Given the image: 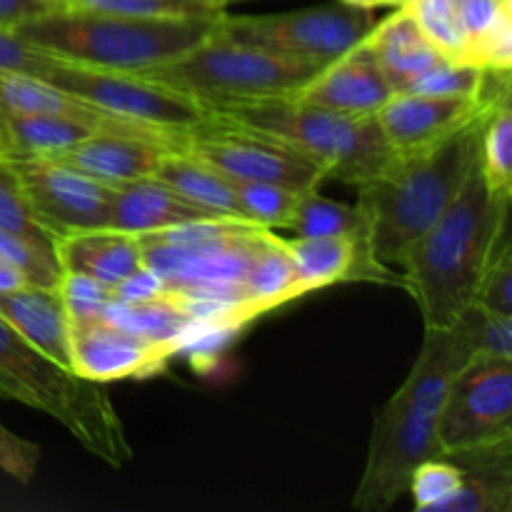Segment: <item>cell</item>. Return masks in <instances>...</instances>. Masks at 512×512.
I'll list each match as a JSON object with an SVG mask.
<instances>
[{
  "instance_id": "cell-30",
  "label": "cell",
  "mask_w": 512,
  "mask_h": 512,
  "mask_svg": "<svg viewBox=\"0 0 512 512\" xmlns=\"http://www.w3.org/2000/svg\"><path fill=\"white\" fill-rule=\"evenodd\" d=\"M485 70L465 60H443L430 70L420 73L413 83L405 88V93H423V95H453V98H483L488 103L498 100L488 98L483 93ZM400 93V90H398ZM505 100V98H503Z\"/></svg>"
},
{
  "instance_id": "cell-35",
  "label": "cell",
  "mask_w": 512,
  "mask_h": 512,
  "mask_svg": "<svg viewBox=\"0 0 512 512\" xmlns=\"http://www.w3.org/2000/svg\"><path fill=\"white\" fill-rule=\"evenodd\" d=\"M58 290L70 323L98 318V315L105 313L110 300H113V288L110 285L100 283V280L90 278V275L73 273V270H63Z\"/></svg>"
},
{
  "instance_id": "cell-36",
  "label": "cell",
  "mask_w": 512,
  "mask_h": 512,
  "mask_svg": "<svg viewBox=\"0 0 512 512\" xmlns=\"http://www.w3.org/2000/svg\"><path fill=\"white\" fill-rule=\"evenodd\" d=\"M460 60L483 70H512V8H505L485 33L470 40Z\"/></svg>"
},
{
  "instance_id": "cell-23",
  "label": "cell",
  "mask_w": 512,
  "mask_h": 512,
  "mask_svg": "<svg viewBox=\"0 0 512 512\" xmlns=\"http://www.w3.org/2000/svg\"><path fill=\"white\" fill-rule=\"evenodd\" d=\"M150 178L160 180L178 195H183L185 200L210 210V213L245 220L233 180L185 150H168Z\"/></svg>"
},
{
  "instance_id": "cell-15",
  "label": "cell",
  "mask_w": 512,
  "mask_h": 512,
  "mask_svg": "<svg viewBox=\"0 0 512 512\" xmlns=\"http://www.w3.org/2000/svg\"><path fill=\"white\" fill-rule=\"evenodd\" d=\"M500 103V100H498ZM498 103L483 98H453V95L393 93L375 113L385 140L395 153H410L433 145Z\"/></svg>"
},
{
  "instance_id": "cell-33",
  "label": "cell",
  "mask_w": 512,
  "mask_h": 512,
  "mask_svg": "<svg viewBox=\"0 0 512 512\" xmlns=\"http://www.w3.org/2000/svg\"><path fill=\"white\" fill-rule=\"evenodd\" d=\"M408 8L418 18L423 33L448 58L460 60L465 48V28L460 20V0H410Z\"/></svg>"
},
{
  "instance_id": "cell-25",
  "label": "cell",
  "mask_w": 512,
  "mask_h": 512,
  "mask_svg": "<svg viewBox=\"0 0 512 512\" xmlns=\"http://www.w3.org/2000/svg\"><path fill=\"white\" fill-rule=\"evenodd\" d=\"M288 230L298 238H328L340 235L355 243L370 245V223L358 203L348 205L340 200L323 198L318 190H303L288 220ZM373 250V248H370Z\"/></svg>"
},
{
  "instance_id": "cell-14",
  "label": "cell",
  "mask_w": 512,
  "mask_h": 512,
  "mask_svg": "<svg viewBox=\"0 0 512 512\" xmlns=\"http://www.w3.org/2000/svg\"><path fill=\"white\" fill-rule=\"evenodd\" d=\"M173 355L168 345L130 333L103 315L70 323V370L85 380L108 385L125 378H150L163 373Z\"/></svg>"
},
{
  "instance_id": "cell-4",
  "label": "cell",
  "mask_w": 512,
  "mask_h": 512,
  "mask_svg": "<svg viewBox=\"0 0 512 512\" xmlns=\"http://www.w3.org/2000/svg\"><path fill=\"white\" fill-rule=\"evenodd\" d=\"M220 15L133 18L63 8L18 25L15 33L65 63L143 73L205 43L218 28Z\"/></svg>"
},
{
  "instance_id": "cell-10",
  "label": "cell",
  "mask_w": 512,
  "mask_h": 512,
  "mask_svg": "<svg viewBox=\"0 0 512 512\" xmlns=\"http://www.w3.org/2000/svg\"><path fill=\"white\" fill-rule=\"evenodd\" d=\"M438 438L445 458L512 443V360L475 355L455 373Z\"/></svg>"
},
{
  "instance_id": "cell-24",
  "label": "cell",
  "mask_w": 512,
  "mask_h": 512,
  "mask_svg": "<svg viewBox=\"0 0 512 512\" xmlns=\"http://www.w3.org/2000/svg\"><path fill=\"white\" fill-rule=\"evenodd\" d=\"M93 130L63 118L0 110V158H55Z\"/></svg>"
},
{
  "instance_id": "cell-32",
  "label": "cell",
  "mask_w": 512,
  "mask_h": 512,
  "mask_svg": "<svg viewBox=\"0 0 512 512\" xmlns=\"http://www.w3.org/2000/svg\"><path fill=\"white\" fill-rule=\"evenodd\" d=\"M463 485V470L448 458L425 460L415 468L408 483L415 508L420 512H445L453 495Z\"/></svg>"
},
{
  "instance_id": "cell-7",
  "label": "cell",
  "mask_w": 512,
  "mask_h": 512,
  "mask_svg": "<svg viewBox=\"0 0 512 512\" xmlns=\"http://www.w3.org/2000/svg\"><path fill=\"white\" fill-rule=\"evenodd\" d=\"M318 70L323 68L213 33L180 58L135 75L188 95L208 110L213 105L295 95Z\"/></svg>"
},
{
  "instance_id": "cell-41",
  "label": "cell",
  "mask_w": 512,
  "mask_h": 512,
  "mask_svg": "<svg viewBox=\"0 0 512 512\" xmlns=\"http://www.w3.org/2000/svg\"><path fill=\"white\" fill-rule=\"evenodd\" d=\"M163 293V278L148 265H143L125 280H120L118 285H113V300H120V303H145V300L160 298Z\"/></svg>"
},
{
  "instance_id": "cell-16",
  "label": "cell",
  "mask_w": 512,
  "mask_h": 512,
  "mask_svg": "<svg viewBox=\"0 0 512 512\" xmlns=\"http://www.w3.org/2000/svg\"><path fill=\"white\" fill-rule=\"evenodd\" d=\"M393 95L383 68L365 43L340 55L313 75L295 98L343 115H375Z\"/></svg>"
},
{
  "instance_id": "cell-42",
  "label": "cell",
  "mask_w": 512,
  "mask_h": 512,
  "mask_svg": "<svg viewBox=\"0 0 512 512\" xmlns=\"http://www.w3.org/2000/svg\"><path fill=\"white\" fill-rule=\"evenodd\" d=\"M505 8H512V3H505V0H460V20H463L465 28V45L478 38L480 33H485Z\"/></svg>"
},
{
  "instance_id": "cell-26",
  "label": "cell",
  "mask_w": 512,
  "mask_h": 512,
  "mask_svg": "<svg viewBox=\"0 0 512 512\" xmlns=\"http://www.w3.org/2000/svg\"><path fill=\"white\" fill-rule=\"evenodd\" d=\"M103 318L120 325V328L130 330V333L143 335V338L153 340V343L168 345V348H173V353H178L183 338L198 323L185 310H180L178 303H173L165 293L155 300H145V303H120V300H110Z\"/></svg>"
},
{
  "instance_id": "cell-45",
  "label": "cell",
  "mask_w": 512,
  "mask_h": 512,
  "mask_svg": "<svg viewBox=\"0 0 512 512\" xmlns=\"http://www.w3.org/2000/svg\"><path fill=\"white\" fill-rule=\"evenodd\" d=\"M345 5H355V8H378V0H340Z\"/></svg>"
},
{
  "instance_id": "cell-46",
  "label": "cell",
  "mask_w": 512,
  "mask_h": 512,
  "mask_svg": "<svg viewBox=\"0 0 512 512\" xmlns=\"http://www.w3.org/2000/svg\"><path fill=\"white\" fill-rule=\"evenodd\" d=\"M410 0H378V5H395V8H403Z\"/></svg>"
},
{
  "instance_id": "cell-40",
  "label": "cell",
  "mask_w": 512,
  "mask_h": 512,
  "mask_svg": "<svg viewBox=\"0 0 512 512\" xmlns=\"http://www.w3.org/2000/svg\"><path fill=\"white\" fill-rule=\"evenodd\" d=\"M40 448L0 425V470L18 483H30L38 473Z\"/></svg>"
},
{
  "instance_id": "cell-47",
  "label": "cell",
  "mask_w": 512,
  "mask_h": 512,
  "mask_svg": "<svg viewBox=\"0 0 512 512\" xmlns=\"http://www.w3.org/2000/svg\"><path fill=\"white\" fill-rule=\"evenodd\" d=\"M205 3H213V5H220V8H228V3H233V0H205Z\"/></svg>"
},
{
  "instance_id": "cell-37",
  "label": "cell",
  "mask_w": 512,
  "mask_h": 512,
  "mask_svg": "<svg viewBox=\"0 0 512 512\" xmlns=\"http://www.w3.org/2000/svg\"><path fill=\"white\" fill-rule=\"evenodd\" d=\"M0 228L15 230V233L45 235V238H50V235L40 228L38 220L33 218V213H30L28 200H25L23 188H20V180L18 175H15L13 165L3 158H0Z\"/></svg>"
},
{
  "instance_id": "cell-9",
  "label": "cell",
  "mask_w": 512,
  "mask_h": 512,
  "mask_svg": "<svg viewBox=\"0 0 512 512\" xmlns=\"http://www.w3.org/2000/svg\"><path fill=\"white\" fill-rule=\"evenodd\" d=\"M373 25L370 8L340 3L273 15L223 13L215 35L325 68L363 43Z\"/></svg>"
},
{
  "instance_id": "cell-43",
  "label": "cell",
  "mask_w": 512,
  "mask_h": 512,
  "mask_svg": "<svg viewBox=\"0 0 512 512\" xmlns=\"http://www.w3.org/2000/svg\"><path fill=\"white\" fill-rule=\"evenodd\" d=\"M63 8H68L63 0H0V28L15 30L28 20Z\"/></svg>"
},
{
  "instance_id": "cell-31",
  "label": "cell",
  "mask_w": 512,
  "mask_h": 512,
  "mask_svg": "<svg viewBox=\"0 0 512 512\" xmlns=\"http://www.w3.org/2000/svg\"><path fill=\"white\" fill-rule=\"evenodd\" d=\"M63 3L68 8L133 15V18H195V15L225 13V8L205 0H63Z\"/></svg>"
},
{
  "instance_id": "cell-13",
  "label": "cell",
  "mask_w": 512,
  "mask_h": 512,
  "mask_svg": "<svg viewBox=\"0 0 512 512\" xmlns=\"http://www.w3.org/2000/svg\"><path fill=\"white\" fill-rule=\"evenodd\" d=\"M40 228L58 243L78 230L108 228L113 185H105L53 158L8 160Z\"/></svg>"
},
{
  "instance_id": "cell-3",
  "label": "cell",
  "mask_w": 512,
  "mask_h": 512,
  "mask_svg": "<svg viewBox=\"0 0 512 512\" xmlns=\"http://www.w3.org/2000/svg\"><path fill=\"white\" fill-rule=\"evenodd\" d=\"M493 108L438 143L398 153L383 175L358 185V205L370 223V248L380 263L400 265L405 250L458 198L480 158L483 125Z\"/></svg>"
},
{
  "instance_id": "cell-12",
  "label": "cell",
  "mask_w": 512,
  "mask_h": 512,
  "mask_svg": "<svg viewBox=\"0 0 512 512\" xmlns=\"http://www.w3.org/2000/svg\"><path fill=\"white\" fill-rule=\"evenodd\" d=\"M43 80L95 108L155 128H193L208 118L203 105L195 103L193 98L135 73L60 63L48 70Z\"/></svg>"
},
{
  "instance_id": "cell-44",
  "label": "cell",
  "mask_w": 512,
  "mask_h": 512,
  "mask_svg": "<svg viewBox=\"0 0 512 512\" xmlns=\"http://www.w3.org/2000/svg\"><path fill=\"white\" fill-rule=\"evenodd\" d=\"M25 285V278L8 263L5 258H0V293H8V290L20 288Z\"/></svg>"
},
{
  "instance_id": "cell-28",
  "label": "cell",
  "mask_w": 512,
  "mask_h": 512,
  "mask_svg": "<svg viewBox=\"0 0 512 512\" xmlns=\"http://www.w3.org/2000/svg\"><path fill=\"white\" fill-rule=\"evenodd\" d=\"M480 170L500 198H512V108L510 98L500 100L488 113L480 138Z\"/></svg>"
},
{
  "instance_id": "cell-1",
  "label": "cell",
  "mask_w": 512,
  "mask_h": 512,
  "mask_svg": "<svg viewBox=\"0 0 512 512\" xmlns=\"http://www.w3.org/2000/svg\"><path fill=\"white\" fill-rule=\"evenodd\" d=\"M473 358L475 348L460 320L450 328H425L408 378L375 415L368 460L353 495L355 510L393 508L408 493L420 463L445 458L438 438L445 395L455 373Z\"/></svg>"
},
{
  "instance_id": "cell-48",
  "label": "cell",
  "mask_w": 512,
  "mask_h": 512,
  "mask_svg": "<svg viewBox=\"0 0 512 512\" xmlns=\"http://www.w3.org/2000/svg\"><path fill=\"white\" fill-rule=\"evenodd\" d=\"M505 3H512V0H505Z\"/></svg>"
},
{
  "instance_id": "cell-5",
  "label": "cell",
  "mask_w": 512,
  "mask_h": 512,
  "mask_svg": "<svg viewBox=\"0 0 512 512\" xmlns=\"http://www.w3.org/2000/svg\"><path fill=\"white\" fill-rule=\"evenodd\" d=\"M0 398L58 420L90 455L113 468L133 460L125 425L105 383L85 380L40 353L0 315Z\"/></svg>"
},
{
  "instance_id": "cell-29",
  "label": "cell",
  "mask_w": 512,
  "mask_h": 512,
  "mask_svg": "<svg viewBox=\"0 0 512 512\" xmlns=\"http://www.w3.org/2000/svg\"><path fill=\"white\" fill-rule=\"evenodd\" d=\"M233 185L243 208V218L268 230L288 228L295 203L303 193V190L285 188L278 183H258V180H233Z\"/></svg>"
},
{
  "instance_id": "cell-27",
  "label": "cell",
  "mask_w": 512,
  "mask_h": 512,
  "mask_svg": "<svg viewBox=\"0 0 512 512\" xmlns=\"http://www.w3.org/2000/svg\"><path fill=\"white\" fill-rule=\"evenodd\" d=\"M0 258L8 260L30 285L58 288L63 278V265L58 260L55 240L45 235L15 233L0 228Z\"/></svg>"
},
{
  "instance_id": "cell-38",
  "label": "cell",
  "mask_w": 512,
  "mask_h": 512,
  "mask_svg": "<svg viewBox=\"0 0 512 512\" xmlns=\"http://www.w3.org/2000/svg\"><path fill=\"white\" fill-rule=\"evenodd\" d=\"M475 303L512 318V243H505L488 263Z\"/></svg>"
},
{
  "instance_id": "cell-17",
  "label": "cell",
  "mask_w": 512,
  "mask_h": 512,
  "mask_svg": "<svg viewBox=\"0 0 512 512\" xmlns=\"http://www.w3.org/2000/svg\"><path fill=\"white\" fill-rule=\"evenodd\" d=\"M165 153L168 148L143 138L118 133H88L68 150L55 155L53 160L118 188L130 180L150 178Z\"/></svg>"
},
{
  "instance_id": "cell-39",
  "label": "cell",
  "mask_w": 512,
  "mask_h": 512,
  "mask_svg": "<svg viewBox=\"0 0 512 512\" xmlns=\"http://www.w3.org/2000/svg\"><path fill=\"white\" fill-rule=\"evenodd\" d=\"M60 63H65V60L55 58V55L30 45L28 40L20 38L15 30L0 28V70L28 73L35 75V78H43L48 70H53L55 65Z\"/></svg>"
},
{
  "instance_id": "cell-21",
  "label": "cell",
  "mask_w": 512,
  "mask_h": 512,
  "mask_svg": "<svg viewBox=\"0 0 512 512\" xmlns=\"http://www.w3.org/2000/svg\"><path fill=\"white\" fill-rule=\"evenodd\" d=\"M55 250L63 270L90 275L110 288L145 265L138 235L113 228L70 233L55 243Z\"/></svg>"
},
{
  "instance_id": "cell-20",
  "label": "cell",
  "mask_w": 512,
  "mask_h": 512,
  "mask_svg": "<svg viewBox=\"0 0 512 512\" xmlns=\"http://www.w3.org/2000/svg\"><path fill=\"white\" fill-rule=\"evenodd\" d=\"M0 315L40 353L70 370V320L58 288L25 283L0 293Z\"/></svg>"
},
{
  "instance_id": "cell-11",
  "label": "cell",
  "mask_w": 512,
  "mask_h": 512,
  "mask_svg": "<svg viewBox=\"0 0 512 512\" xmlns=\"http://www.w3.org/2000/svg\"><path fill=\"white\" fill-rule=\"evenodd\" d=\"M183 150L233 180L278 183L295 190H318L328 180L323 165L300 150L213 115L185 130Z\"/></svg>"
},
{
  "instance_id": "cell-18",
  "label": "cell",
  "mask_w": 512,
  "mask_h": 512,
  "mask_svg": "<svg viewBox=\"0 0 512 512\" xmlns=\"http://www.w3.org/2000/svg\"><path fill=\"white\" fill-rule=\"evenodd\" d=\"M205 218H223V215H215L200 205L190 203L160 180L140 178L115 188L108 228L123 230L130 235H143Z\"/></svg>"
},
{
  "instance_id": "cell-2",
  "label": "cell",
  "mask_w": 512,
  "mask_h": 512,
  "mask_svg": "<svg viewBox=\"0 0 512 512\" xmlns=\"http://www.w3.org/2000/svg\"><path fill=\"white\" fill-rule=\"evenodd\" d=\"M510 203L488 188L478 158L458 198L405 250V288L425 328H450L475 303L485 268L510 243Z\"/></svg>"
},
{
  "instance_id": "cell-8",
  "label": "cell",
  "mask_w": 512,
  "mask_h": 512,
  "mask_svg": "<svg viewBox=\"0 0 512 512\" xmlns=\"http://www.w3.org/2000/svg\"><path fill=\"white\" fill-rule=\"evenodd\" d=\"M268 228L230 220L220 233L198 243H160L138 235L143 260L163 278L165 290L183 298H203L238 310L240 323L248 325L243 313V278L258 240Z\"/></svg>"
},
{
  "instance_id": "cell-34",
  "label": "cell",
  "mask_w": 512,
  "mask_h": 512,
  "mask_svg": "<svg viewBox=\"0 0 512 512\" xmlns=\"http://www.w3.org/2000/svg\"><path fill=\"white\" fill-rule=\"evenodd\" d=\"M458 320L465 328V333H468L470 343H473L475 355L512 360L510 315H498L493 310L483 308V305L473 303Z\"/></svg>"
},
{
  "instance_id": "cell-6",
  "label": "cell",
  "mask_w": 512,
  "mask_h": 512,
  "mask_svg": "<svg viewBox=\"0 0 512 512\" xmlns=\"http://www.w3.org/2000/svg\"><path fill=\"white\" fill-rule=\"evenodd\" d=\"M205 113L270 135L323 165L328 178L355 188L383 175L398 155L375 115H343L303 103L295 95L213 105Z\"/></svg>"
},
{
  "instance_id": "cell-22",
  "label": "cell",
  "mask_w": 512,
  "mask_h": 512,
  "mask_svg": "<svg viewBox=\"0 0 512 512\" xmlns=\"http://www.w3.org/2000/svg\"><path fill=\"white\" fill-rule=\"evenodd\" d=\"M295 298H303L293 258L283 238L265 230L243 278V313L248 323L280 308Z\"/></svg>"
},
{
  "instance_id": "cell-19",
  "label": "cell",
  "mask_w": 512,
  "mask_h": 512,
  "mask_svg": "<svg viewBox=\"0 0 512 512\" xmlns=\"http://www.w3.org/2000/svg\"><path fill=\"white\" fill-rule=\"evenodd\" d=\"M363 43L380 63L393 93L405 90L420 73L448 60V55L423 33L408 5L398 8V13L383 23H375Z\"/></svg>"
}]
</instances>
